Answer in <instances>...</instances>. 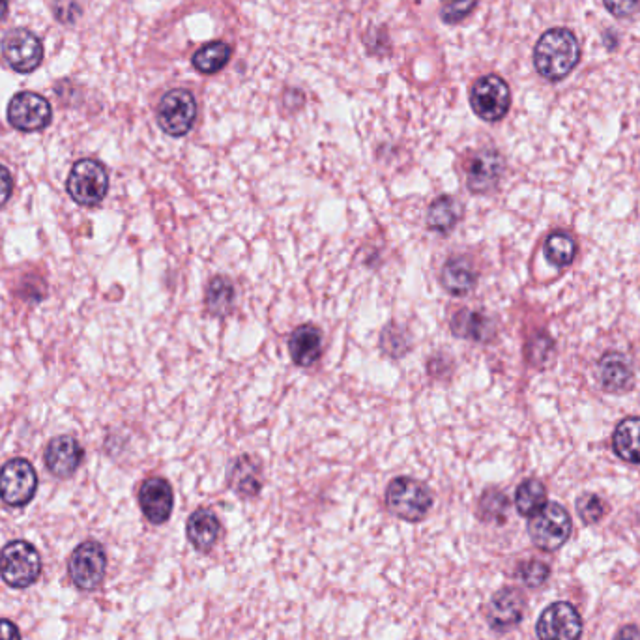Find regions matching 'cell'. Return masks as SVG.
Returning a JSON list of instances; mask_svg holds the SVG:
<instances>
[{
  "mask_svg": "<svg viewBox=\"0 0 640 640\" xmlns=\"http://www.w3.org/2000/svg\"><path fill=\"white\" fill-rule=\"evenodd\" d=\"M581 59V47L571 30H547L534 49V64L541 77L560 81L573 72Z\"/></svg>",
  "mask_w": 640,
  "mask_h": 640,
  "instance_id": "cell-1",
  "label": "cell"
},
{
  "mask_svg": "<svg viewBox=\"0 0 640 640\" xmlns=\"http://www.w3.org/2000/svg\"><path fill=\"white\" fill-rule=\"evenodd\" d=\"M42 558L29 541H12L0 553V577L12 588H27L38 581Z\"/></svg>",
  "mask_w": 640,
  "mask_h": 640,
  "instance_id": "cell-2",
  "label": "cell"
},
{
  "mask_svg": "<svg viewBox=\"0 0 640 640\" xmlns=\"http://www.w3.org/2000/svg\"><path fill=\"white\" fill-rule=\"evenodd\" d=\"M388 508L408 523H418L433 506V495L422 481L397 478L390 483L386 493Z\"/></svg>",
  "mask_w": 640,
  "mask_h": 640,
  "instance_id": "cell-3",
  "label": "cell"
},
{
  "mask_svg": "<svg viewBox=\"0 0 640 640\" xmlns=\"http://www.w3.org/2000/svg\"><path fill=\"white\" fill-rule=\"evenodd\" d=\"M528 534L539 549L556 551L568 541L571 517L560 504H545L536 515H532L528 523Z\"/></svg>",
  "mask_w": 640,
  "mask_h": 640,
  "instance_id": "cell-4",
  "label": "cell"
},
{
  "mask_svg": "<svg viewBox=\"0 0 640 640\" xmlns=\"http://www.w3.org/2000/svg\"><path fill=\"white\" fill-rule=\"evenodd\" d=\"M511 92L508 83L498 75H485L470 90L474 113L487 122H498L510 111Z\"/></svg>",
  "mask_w": 640,
  "mask_h": 640,
  "instance_id": "cell-5",
  "label": "cell"
},
{
  "mask_svg": "<svg viewBox=\"0 0 640 640\" xmlns=\"http://www.w3.org/2000/svg\"><path fill=\"white\" fill-rule=\"evenodd\" d=\"M109 188L107 171L100 161L81 160L73 165L72 173L68 176V193L73 201L85 206L103 201Z\"/></svg>",
  "mask_w": 640,
  "mask_h": 640,
  "instance_id": "cell-6",
  "label": "cell"
},
{
  "mask_svg": "<svg viewBox=\"0 0 640 640\" xmlns=\"http://www.w3.org/2000/svg\"><path fill=\"white\" fill-rule=\"evenodd\" d=\"M195 118H197V103L188 90L176 88L161 98L160 107H158V124L165 133L173 137H182L190 133Z\"/></svg>",
  "mask_w": 640,
  "mask_h": 640,
  "instance_id": "cell-7",
  "label": "cell"
},
{
  "mask_svg": "<svg viewBox=\"0 0 640 640\" xmlns=\"http://www.w3.org/2000/svg\"><path fill=\"white\" fill-rule=\"evenodd\" d=\"M38 487L36 470L25 459H14L0 470V498L8 506H25Z\"/></svg>",
  "mask_w": 640,
  "mask_h": 640,
  "instance_id": "cell-8",
  "label": "cell"
},
{
  "mask_svg": "<svg viewBox=\"0 0 640 640\" xmlns=\"http://www.w3.org/2000/svg\"><path fill=\"white\" fill-rule=\"evenodd\" d=\"M539 640H579L582 633L581 614L568 601H558L539 616L536 626Z\"/></svg>",
  "mask_w": 640,
  "mask_h": 640,
  "instance_id": "cell-9",
  "label": "cell"
},
{
  "mask_svg": "<svg viewBox=\"0 0 640 640\" xmlns=\"http://www.w3.org/2000/svg\"><path fill=\"white\" fill-rule=\"evenodd\" d=\"M2 55L15 72L30 73L42 64L44 45L34 32L17 29L4 38Z\"/></svg>",
  "mask_w": 640,
  "mask_h": 640,
  "instance_id": "cell-10",
  "label": "cell"
},
{
  "mask_svg": "<svg viewBox=\"0 0 640 640\" xmlns=\"http://www.w3.org/2000/svg\"><path fill=\"white\" fill-rule=\"evenodd\" d=\"M105 551L98 541L81 543L70 558V577L77 588L94 590L105 575Z\"/></svg>",
  "mask_w": 640,
  "mask_h": 640,
  "instance_id": "cell-11",
  "label": "cell"
},
{
  "mask_svg": "<svg viewBox=\"0 0 640 640\" xmlns=\"http://www.w3.org/2000/svg\"><path fill=\"white\" fill-rule=\"evenodd\" d=\"M53 111L44 96L34 92H19L8 105V120L19 131L44 130L51 122Z\"/></svg>",
  "mask_w": 640,
  "mask_h": 640,
  "instance_id": "cell-12",
  "label": "cell"
},
{
  "mask_svg": "<svg viewBox=\"0 0 640 640\" xmlns=\"http://www.w3.org/2000/svg\"><path fill=\"white\" fill-rule=\"evenodd\" d=\"M173 502V489L163 478H150L141 485L139 504L150 523H167L173 511Z\"/></svg>",
  "mask_w": 640,
  "mask_h": 640,
  "instance_id": "cell-13",
  "label": "cell"
},
{
  "mask_svg": "<svg viewBox=\"0 0 640 640\" xmlns=\"http://www.w3.org/2000/svg\"><path fill=\"white\" fill-rule=\"evenodd\" d=\"M504 171V160L496 150H483L468 165V188L474 193L493 190Z\"/></svg>",
  "mask_w": 640,
  "mask_h": 640,
  "instance_id": "cell-14",
  "label": "cell"
},
{
  "mask_svg": "<svg viewBox=\"0 0 640 640\" xmlns=\"http://www.w3.org/2000/svg\"><path fill=\"white\" fill-rule=\"evenodd\" d=\"M524 596L517 588H504L491 599L487 620L495 629H510L523 618Z\"/></svg>",
  "mask_w": 640,
  "mask_h": 640,
  "instance_id": "cell-15",
  "label": "cell"
},
{
  "mask_svg": "<svg viewBox=\"0 0 640 640\" xmlns=\"http://www.w3.org/2000/svg\"><path fill=\"white\" fill-rule=\"evenodd\" d=\"M597 377L607 392H627L633 384V367L624 354L607 352L597 364Z\"/></svg>",
  "mask_w": 640,
  "mask_h": 640,
  "instance_id": "cell-16",
  "label": "cell"
},
{
  "mask_svg": "<svg viewBox=\"0 0 640 640\" xmlns=\"http://www.w3.org/2000/svg\"><path fill=\"white\" fill-rule=\"evenodd\" d=\"M81 459H83V448L72 437L55 438L45 453L47 468L60 478L73 474L81 463Z\"/></svg>",
  "mask_w": 640,
  "mask_h": 640,
  "instance_id": "cell-17",
  "label": "cell"
},
{
  "mask_svg": "<svg viewBox=\"0 0 640 640\" xmlns=\"http://www.w3.org/2000/svg\"><path fill=\"white\" fill-rule=\"evenodd\" d=\"M320 345H322V339H320V332L315 326L304 324V326L296 328L289 339V350H291L294 364L302 365V367L315 364L319 360Z\"/></svg>",
  "mask_w": 640,
  "mask_h": 640,
  "instance_id": "cell-18",
  "label": "cell"
},
{
  "mask_svg": "<svg viewBox=\"0 0 640 640\" xmlns=\"http://www.w3.org/2000/svg\"><path fill=\"white\" fill-rule=\"evenodd\" d=\"M218 536L219 521L212 511L197 510L191 515L188 521V539L197 551H210L218 541Z\"/></svg>",
  "mask_w": 640,
  "mask_h": 640,
  "instance_id": "cell-19",
  "label": "cell"
},
{
  "mask_svg": "<svg viewBox=\"0 0 640 640\" xmlns=\"http://www.w3.org/2000/svg\"><path fill=\"white\" fill-rule=\"evenodd\" d=\"M442 285L455 296H465L474 291L478 283V274L466 259H451L442 270Z\"/></svg>",
  "mask_w": 640,
  "mask_h": 640,
  "instance_id": "cell-20",
  "label": "cell"
},
{
  "mask_svg": "<svg viewBox=\"0 0 640 640\" xmlns=\"http://www.w3.org/2000/svg\"><path fill=\"white\" fill-rule=\"evenodd\" d=\"M612 446L620 459L640 465V418H627L616 427Z\"/></svg>",
  "mask_w": 640,
  "mask_h": 640,
  "instance_id": "cell-21",
  "label": "cell"
},
{
  "mask_svg": "<svg viewBox=\"0 0 640 640\" xmlns=\"http://www.w3.org/2000/svg\"><path fill=\"white\" fill-rule=\"evenodd\" d=\"M461 214H463V208H461V204L457 203V199L438 197L437 201L429 208L427 225L435 233L448 234L459 223Z\"/></svg>",
  "mask_w": 640,
  "mask_h": 640,
  "instance_id": "cell-22",
  "label": "cell"
},
{
  "mask_svg": "<svg viewBox=\"0 0 640 640\" xmlns=\"http://www.w3.org/2000/svg\"><path fill=\"white\" fill-rule=\"evenodd\" d=\"M451 328L459 337H468V339H476V341L491 339V335L495 334L493 322L485 319L480 313H474V311L457 313L453 317Z\"/></svg>",
  "mask_w": 640,
  "mask_h": 640,
  "instance_id": "cell-23",
  "label": "cell"
},
{
  "mask_svg": "<svg viewBox=\"0 0 640 640\" xmlns=\"http://www.w3.org/2000/svg\"><path fill=\"white\" fill-rule=\"evenodd\" d=\"M234 304L233 283L227 277H214L206 292V306L208 311L216 317H227Z\"/></svg>",
  "mask_w": 640,
  "mask_h": 640,
  "instance_id": "cell-24",
  "label": "cell"
},
{
  "mask_svg": "<svg viewBox=\"0 0 640 640\" xmlns=\"http://www.w3.org/2000/svg\"><path fill=\"white\" fill-rule=\"evenodd\" d=\"M229 59H231V45L225 42H214V44L204 45L195 53L193 66L197 72L210 75L223 70Z\"/></svg>",
  "mask_w": 640,
  "mask_h": 640,
  "instance_id": "cell-25",
  "label": "cell"
},
{
  "mask_svg": "<svg viewBox=\"0 0 640 640\" xmlns=\"http://www.w3.org/2000/svg\"><path fill=\"white\" fill-rule=\"evenodd\" d=\"M547 504V491L538 480H526L519 485L515 495V506L524 517L536 515Z\"/></svg>",
  "mask_w": 640,
  "mask_h": 640,
  "instance_id": "cell-26",
  "label": "cell"
},
{
  "mask_svg": "<svg viewBox=\"0 0 640 640\" xmlns=\"http://www.w3.org/2000/svg\"><path fill=\"white\" fill-rule=\"evenodd\" d=\"M231 485L240 496H255L259 493L261 480L257 466L251 463V459H240L238 465L234 466Z\"/></svg>",
  "mask_w": 640,
  "mask_h": 640,
  "instance_id": "cell-27",
  "label": "cell"
},
{
  "mask_svg": "<svg viewBox=\"0 0 640 640\" xmlns=\"http://www.w3.org/2000/svg\"><path fill=\"white\" fill-rule=\"evenodd\" d=\"M577 246L573 238L566 233H553L545 242V257L554 266H568L575 259Z\"/></svg>",
  "mask_w": 640,
  "mask_h": 640,
  "instance_id": "cell-28",
  "label": "cell"
},
{
  "mask_svg": "<svg viewBox=\"0 0 640 640\" xmlns=\"http://www.w3.org/2000/svg\"><path fill=\"white\" fill-rule=\"evenodd\" d=\"M577 511L584 523L594 524L603 519L605 515V504L596 495H582L577 500Z\"/></svg>",
  "mask_w": 640,
  "mask_h": 640,
  "instance_id": "cell-29",
  "label": "cell"
},
{
  "mask_svg": "<svg viewBox=\"0 0 640 640\" xmlns=\"http://www.w3.org/2000/svg\"><path fill=\"white\" fill-rule=\"evenodd\" d=\"M440 2H442V12H440L442 19L450 25L463 21L478 4V0H440Z\"/></svg>",
  "mask_w": 640,
  "mask_h": 640,
  "instance_id": "cell-30",
  "label": "cell"
},
{
  "mask_svg": "<svg viewBox=\"0 0 640 640\" xmlns=\"http://www.w3.org/2000/svg\"><path fill=\"white\" fill-rule=\"evenodd\" d=\"M519 579L526 584V586H532L536 588L539 584L547 581L549 577V566L539 562V560H530V562H524L523 566L519 568Z\"/></svg>",
  "mask_w": 640,
  "mask_h": 640,
  "instance_id": "cell-31",
  "label": "cell"
},
{
  "mask_svg": "<svg viewBox=\"0 0 640 640\" xmlns=\"http://www.w3.org/2000/svg\"><path fill=\"white\" fill-rule=\"evenodd\" d=\"M53 8H55V17L64 25H72L81 14L77 0H55Z\"/></svg>",
  "mask_w": 640,
  "mask_h": 640,
  "instance_id": "cell-32",
  "label": "cell"
},
{
  "mask_svg": "<svg viewBox=\"0 0 640 640\" xmlns=\"http://www.w3.org/2000/svg\"><path fill=\"white\" fill-rule=\"evenodd\" d=\"M481 510L485 511L487 517H498V515H504L506 511V498L500 495V493H487L481 500Z\"/></svg>",
  "mask_w": 640,
  "mask_h": 640,
  "instance_id": "cell-33",
  "label": "cell"
},
{
  "mask_svg": "<svg viewBox=\"0 0 640 640\" xmlns=\"http://www.w3.org/2000/svg\"><path fill=\"white\" fill-rule=\"evenodd\" d=\"M603 2H605V8L616 17H627L639 6V0H603Z\"/></svg>",
  "mask_w": 640,
  "mask_h": 640,
  "instance_id": "cell-34",
  "label": "cell"
},
{
  "mask_svg": "<svg viewBox=\"0 0 640 640\" xmlns=\"http://www.w3.org/2000/svg\"><path fill=\"white\" fill-rule=\"evenodd\" d=\"M12 190H14L12 175H10V171H8L4 165H0V206H4L6 201L10 199Z\"/></svg>",
  "mask_w": 640,
  "mask_h": 640,
  "instance_id": "cell-35",
  "label": "cell"
},
{
  "mask_svg": "<svg viewBox=\"0 0 640 640\" xmlns=\"http://www.w3.org/2000/svg\"><path fill=\"white\" fill-rule=\"evenodd\" d=\"M0 640H21V633L10 620H0Z\"/></svg>",
  "mask_w": 640,
  "mask_h": 640,
  "instance_id": "cell-36",
  "label": "cell"
},
{
  "mask_svg": "<svg viewBox=\"0 0 640 640\" xmlns=\"http://www.w3.org/2000/svg\"><path fill=\"white\" fill-rule=\"evenodd\" d=\"M614 640H640V629L637 626L622 627Z\"/></svg>",
  "mask_w": 640,
  "mask_h": 640,
  "instance_id": "cell-37",
  "label": "cell"
},
{
  "mask_svg": "<svg viewBox=\"0 0 640 640\" xmlns=\"http://www.w3.org/2000/svg\"><path fill=\"white\" fill-rule=\"evenodd\" d=\"M8 2H10V0H0V19L8 12Z\"/></svg>",
  "mask_w": 640,
  "mask_h": 640,
  "instance_id": "cell-38",
  "label": "cell"
}]
</instances>
